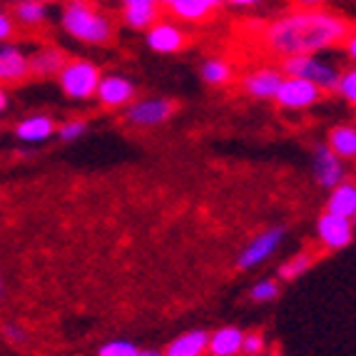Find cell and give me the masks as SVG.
<instances>
[{"label": "cell", "mask_w": 356, "mask_h": 356, "mask_svg": "<svg viewBox=\"0 0 356 356\" xmlns=\"http://www.w3.org/2000/svg\"><path fill=\"white\" fill-rule=\"evenodd\" d=\"M349 33H354V28L339 13L312 8V10H297L274 20L264 33V42L280 58L319 55L341 45Z\"/></svg>", "instance_id": "1"}, {"label": "cell", "mask_w": 356, "mask_h": 356, "mask_svg": "<svg viewBox=\"0 0 356 356\" xmlns=\"http://www.w3.org/2000/svg\"><path fill=\"white\" fill-rule=\"evenodd\" d=\"M60 25L67 35L85 45H107L115 35L113 18L90 0H67L60 10Z\"/></svg>", "instance_id": "2"}, {"label": "cell", "mask_w": 356, "mask_h": 356, "mask_svg": "<svg viewBox=\"0 0 356 356\" xmlns=\"http://www.w3.org/2000/svg\"><path fill=\"white\" fill-rule=\"evenodd\" d=\"M339 72L341 70L337 67V63L321 58V55H291V58H284V63H282V75L309 80L321 92H334Z\"/></svg>", "instance_id": "3"}, {"label": "cell", "mask_w": 356, "mask_h": 356, "mask_svg": "<svg viewBox=\"0 0 356 356\" xmlns=\"http://www.w3.org/2000/svg\"><path fill=\"white\" fill-rule=\"evenodd\" d=\"M55 77H58V85H60V90L65 92V97L83 102V100H92V97H95L102 70L95 63H90V60H85V58H72V60H67L65 65H63V70Z\"/></svg>", "instance_id": "4"}, {"label": "cell", "mask_w": 356, "mask_h": 356, "mask_svg": "<svg viewBox=\"0 0 356 356\" xmlns=\"http://www.w3.org/2000/svg\"><path fill=\"white\" fill-rule=\"evenodd\" d=\"M282 239H284V227H267L261 229L254 239H252L237 257V269L250 272V269L261 267L267 259H272L280 250Z\"/></svg>", "instance_id": "5"}, {"label": "cell", "mask_w": 356, "mask_h": 356, "mask_svg": "<svg viewBox=\"0 0 356 356\" xmlns=\"http://www.w3.org/2000/svg\"><path fill=\"white\" fill-rule=\"evenodd\" d=\"M177 105L167 97H145L125 105V120L135 127H157L172 118Z\"/></svg>", "instance_id": "6"}, {"label": "cell", "mask_w": 356, "mask_h": 356, "mask_svg": "<svg viewBox=\"0 0 356 356\" xmlns=\"http://www.w3.org/2000/svg\"><path fill=\"white\" fill-rule=\"evenodd\" d=\"M321 92L316 85H312L309 80H299V77H284L274 95V102L282 107V110H309L314 107L316 102H321Z\"/></svg>", "instance_id": "7"}, {"label": "cell", "mask_w": 356, "mask_h": 356, "mask_svg": "<svg viewBox=\"0 0 356 356\" xmlns=\"http://www.w3.org/2000/svg\"><path fill=\"white\" fill-rule=\"evenodd\" d=\"M316 239L324 250H346L354 242V220L321 212V217L316 220Z\"/></svg>", "instance_id": "8"}, {"label": "cell", "mask_w": 356, "mask_h": 356, "mask_svg": "<svg viewBox=\"0 0 356 356\" xmlns=\"http://www.w3.org/2000/svg\"><path fill=\"white\" fill-rule=\"evenodd\" d=\"M145 40H147V48L154 50V53L175 55L187 45V33H184L177 23H170V20H154V23L147 28V33H145Z\"/></svg>", "instance_id": "9"}, {"label": "cell", "mask_w": 356, "mask_h": 356, "mask_svg": "<svg viewBox=\"0 0 356 356\" xmlns=\"http://www.w3.org/2000/svg\"><path fill=\"white\" fill-rule=\"evenodd\" d=\"M312 172L319 187L324 190H332L339 182L346 179V167L344 160H339L337 154L327 147V145H316L314 147V157H312Z\"/></svg>", "instance_id": "10"}, {"label": "cell", "mask_w": 356, "mask_h": 356, "mask_svg": "<svg viewBox=\"0 0 356 356\" xmlns=\"http://www.w3.org/2000/svg\"><path fill=\"white\" fill-rule=\"evenodd\" d=\"M137 88L127 75H102L95 90V100L102 107H125L135 100Z\"/></svg>", "instance_id": "11"}, {"label": "cell", "mask_w": 356, "mask_h": 356, "mask_svg": "<svg viewBox=\"0 0 356 356\" xmlns=\"http://www.w3.org/2000/svg\"><path fill=\"white\" fill-rule=\"evenodd\" d=\"M282 80H284V75L277 67H257V70L244 75L242 90L254 100H274Z\"/></svg>", "instance_id": "12"}, {"label": "cell", "mask_w": 356, "mask_h": 356, "mask_svg": "<svg viewBox=\"0 0 356 356\" xmlns=\"http://www.w3.org/2000/svg\"><path fill=\"white\" fill-rule=\"evenodd\" d=\"M30 75L28 67V53L15 42H3L0 45V83L15 85L23 83Z\"/></svg>", "instance_id": "13"}, {"label": "cell", "mask_w": 356, "mask_h": 356, "mask_svg": "<svg viewBox=\"0 0 356 356\" xmlns=\"http://www.w3.org/2000/svg\"><path fill=\"white\" fill-rule=\"evenodd\" d=\"M55 130H58V122H55L53 115L38 113L20 120L15 125V137L25 145H40L45 140H50L55 135Z\"/></svg>", "instance_id": "14"}, {"label": "cell", "mask_w": 356, "mask_h": 356, "mask_svg": "<svg viewBox=\"0 0 356 356\" xmlns=\"http://www.w3.org/2000/svg\"><path fill=\"white\" fill-rule=\"evenodd\" d=\"M67 63L65 53L55 45H45V48H38L33 55H28V67H30V75H38V77H55L63 65Z\"/></svg>", "instance_id": "15"}, {"label": "cell", "mask_w": 356, "mask_h": 356, "mask_svg": "<svg viewBox=\"0 0 356 356\" xmlns=\"http://www.w3.org/2000/svg\"><path fill=\"white\" fill-rule=\"evenodd\" d=\"M324 212L337 214V217H346L354 220L356 217V184L351 177H346L344 182H339L337 187H332L327 200V209Z\"/></svg>", "instance_id": "16"}, {"label": "cell", "mask_w": 356, "mask_h": 356, "mask_svg": "<svg viewBox=\"0 0 356 356\" xmlns=\"http://www.w3.org/2000/svg\"><path fill=\"white\" fill-rule=\"evenodd\" d=\"M207 339L209 332H204V329H190V332L172 339L165 346L162 356H204L207 354Z\"/></svg>", "instance_id": "17"}, {"label": "cell", "mask_w": 356, "mask_h": 356, "mask_svg": "<svg viewBox=\"0 0 356 356\" xmlns=\"http://www.w3.org/2000/svg\"><path fill=\"white\" fill-rule=\"evenodd\" d=\"M242 337L239 327H220L209 334L207 354L209 356H242Z\"/></svg>", "instance_id": "18"}, {"label": "cell", "mask_w": 356, "mask_h": 356, "mask_svg": "<svg viewBox=\"0 0 356 356\" xmlns=\"http://www.w3.org/2000/svg\"><path fill=\"white\" fill-rule=\"evenodd\" d=\"M13 23L23 25V28H42L48 23L50 10L42 0H18L13 6Z\"/></svg>", "instance_id": "19"}, {"label": "cell", "mask_w": 356, "mask_h": 356, "mask_svg": "<svg viewBox=\"0 0 356 356\" xmlns=\"http://www.w3.org/2000/svg\"><path fill=\"white\" fill-rule=\"evenodd\" d=\"M327 147L337 154L339 160L351 162L356 157V127L354 125H337L329 130Z\"/></svg>", "instance_id": "20"}, {"label": "cell", "mask_w": 356, "mask_h": 356, "mask_svg": "<svg viewBox=\"0 0 356 356\" xmlns=\"http://www.w3.org/2000/svg\"><path fill=\"white\" fill-rule=\"evenodd\" d=\"M214 10H220V8L214 6L212 0H175L170 6V13L184 23H202Z\"/></svg>", "instance_id": "21"}, {"label": "cell", "mask_w": 356, "mask_h": 356, "mask_svg": "<svg viewBox=\"0 0 356 356\" xmlns=\"http://www.w3.org/2000/svg\"><path fill=\"white\" fill-rule=\"evenodd\" d=\"M200 75L212 88H222V85H227L232 80V65L225 58H209L200 67Z\"/></svg>", "instance_id": "22"}, {"label": "cell", "mask_w": 356, "mask_h": 356, "mask_svg": "<svg viewBox=\"0 0 356 356\" xmlns=\"http://www.w3.org/2000/svg\"><path fill=\"white\" fill-rule=\"evenodd\" d=\"M122 20L132 30H147L154 20H160V6H140L122 8Z\"/></svg>", "instance_id": "23"}, {"label": "cell", "mask_w": 356, "mask_h": 356, "mask_svg": "<svg viewBox=\"0 0 356 356\" xmlns=\"http://www.w3.org/2000/svg\"><path fill=\"white\" fill-rule=\"evenodd\" d=\"M312 264H314V254H312V252H299V254L289 257L284 264H280L277 277L284 282H294V280H299L302 274H307L309 269H312Z\"/></svg>", "instance_id": "24"}, {"label": "cell", "mask_w": 356, "mask_h": 356, "mask_svg": "<svg viewBox=\"0 0 356 356\" xmlns=\"http://www.w3.org/2000/svg\"><path fill=\"white\" fill-rule=\"evenodd\" d=\"M282 294V286L277 280H259L254 286L250 289V299L257 304H264V302H274V299H280Z\"/></svg>", "instance_id": "25"}, {"label": "cell", "mask_w": 356, "mask_h": 356, "mask_svg": "<svg viewBox=\"0 0 356 356\" xmlns=\"http://www.w3.org/2000/svg\"><path fill=\"white\" fill-rule=\"evenodd\" d=\"M334 92H337L341 100L349 102V105H354L356 102V70L354 67L339 72V80H337V85H334Z\"/></svg>", "instance_id": "26"}, {"label": "cell", "mask_w": 356, "mask_h": 356, "mask_svg": "<svg viewBox=\"0 0 356 356\" xmlns=\"http://www.w3.org/2000/svg\"><path fill=\"white\" fill-rule=\"evenodd\" d=\"M137 351H140V346L130 339H113L97 349V356H137Z\"/></svg>", "instance_id": "27"}, {"label": "cell", "mask_w": 356, "mask_h": 356, "mask_svg": "<svg viewBox=\"0 0 356 356\" xmlns=\"http://www.w3.org/2000/svg\"><path fill=\"white\" fill-rule=\"evenodd\" d=\"M85 132H88V120L75 118V120H67V122H63V125H58L55 135H58L63 143H75V140H80Z\"/></svg>", "instance_id": "28"}, {"label": "cell", "mask_w": 356, "mask_h": 356, "mask_svg": "<svg viewBox=\"0 0 356 356\" xmlns=\"http://www.w3.org/2000/svg\"><path fill=\"white\" fill-rule=\"evenodd\" d=\"M267 337H264V332H257V329H252V332H244L242 337V354L244 356H259L267 351Z\"/></svg>", "instance_id": "29"}, {"label": "cell", "mask_w": 356, "mask_h": 356, "mask_svg": "<svg viewBox=\"0 0 356 356\" xmlns=\"http://www.w3.org/2000/svg\"><path fill=\"white\" fill-rule=\"evenodd\" d=\"M13 35H15V23L6 10H0V45L10 40Z\"/></svg>", "instance_id": "30"}, {"label": "cell", "mask_w": 356, "mask_h": 356, "mask_svg": "<svg viewBox=\"0 0 356 356\" xmlns=\"http://www.w3.org/2000/svg\"><path fill=\"white\" fill-rule=\"evenodd\" d=\"M6 337L10 339V341H15V344H20V341H25V329H20V327H15V324H8L6 329Z\"/></svg>", "instance_id": "31"}, {"label": "cell", "mask_w": 356, "mask_h": 356, "mask_svg": "<svg viewBox=\"0 0 356 356\" xmlns=\"http://www.w3.org/2000/svg\"><path fill=\"white\" fill-rule=\"evenodd\" d=\"M341 45H346V58L354 63V58H356V35H354V33H349V35H346V40L341 42Z\"/></svg>", "instance_id": "32"}, {"label": "cell", "mask_w": 356, "mask_h": 356, "mask_svg": "<svg viewBox=\"0 0 356 356\" xmlns=\"http://www.w3.org/2000/svg\"><path fill=\"white\" fill-rule=\"evenodd\" d=\"M299 6V10H312V8H321L324 6V0H294Z\"/></svg>", "instance_id": "33"}, {"label": "cell", "mask_w": 356, "mask_h": 356, "mask_svg": "<svg viewBox=\"0 0 356 356\" xmlns=\"http://www.w3.org/2000/svg\"><path fill=\"white\" fill-rule=\"evenodd\" d=\"M140 6H157V0H122V8H140Z\"/></svg>", "instance_id": "34"}, {"label": "cell", "mask_w": 356, "mask_h": 356, "mask_svg": "<svg viewBox=\"0 0 356 356\" xmlns=\"http://www.w3.org/2000/svg\"><path fill=\"white\" fill-rule=\"evenodd\" d=\"M8 105H10V95H8V90H6V88H0V115L6 113Z\"/></svg>", "instance_id": "35"}, {"label": "cell", "mask_w": 356, "mask_h": 356, "mask_svg": "<svg viewBox=\"0 0 356 356\" xmlns=\"http://www.w3.org/2000/svg\"><path fill=\"white\" fill-rule=\"evenodd\" d=\"M225 3L237 6V8H247V6H257V3H261V0H225Z\"/></svg>", "instance_id": "36"}, {"label": "cell", "mask_w": 356, "mask_h": 356, "mask_svg": "<svg viewBox=\"0 0 356 356\" xmlns=\"http://www.w3.org/2000/svg\"><path fill=\"white\" fill-rule=\"evenodd\" d=\"M137 356H162V351H157V349H140V351H137Z\"/></svg>", "instance_id": "37"}, {"label": "cell", "mask_w": 356, "mask_h": 356, "mask_svg": "<svg viewBox=\"0 0 356 356\" xmlns=\"http://www.w3.org/2000/svg\"><path fill=\"white\" fill-rule=\"evenodd\" d=\"M172 3H175V0H157V6H165V8H170Z\"/></svg>", "instance_id": "38"}, {"label": "cell", "mask_w": 356, "mask_h": 356, "mask_svg": "<svg viewBox=\"0 0 356 356\" xmlns=\"http://www.w3.org/2000/svg\"><path fill=\"white\" fill-rule=\"evenodd\" d=\"M259 356H280L277 351H264V354H259Z\"/></svg>", "instance_id": "39"}, {"label": "cell", "mask_w": 356, "mask_h": 356, "mask_svg": "<svg viewBox=\"0 0 356 356\" xmlns=\"http://www.w3.org/2000/svg\"><path fill=\"white\" fill-rule=\"evenodd\" d=\"M212 3H214V6H217V8H222V6H225V0H212Z\"/></svg>", "instance_id": "40"}, {"label": "cell", "mask_w": 356, "mask_h": 356, "mask_svg": "<svg viewBox=\"0 0 356 356\" xmlns=\"http://www.w3.org/2000/svg\"><path fill=\"white\" fill-rule=\"evenodd\" d=\"M0 294H3V282H0Z\"/></svg>", "instance_id": "41"}]
</instances>
